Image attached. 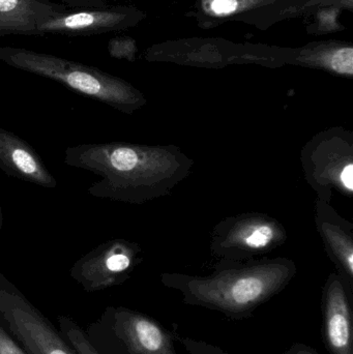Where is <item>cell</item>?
<instances>
[{
  "label": "cell",
  "instance_id": "6da1fadb",
  "mask_svg": "<svg viewBox=\"0 0 353 354\" xmlns=\"http://www.w3.org/2000/svg\"><path fill=\"white\" fill-rule=\"evenodd\" d=\"M64 164L102 177L87 192L99 199L143 204L170 195L195 161L173 145L89 143L68 147Z\"/></svg>",
  "mask_w": 353,
  "mask_h": 354
},
{
  "label": "cell",
  "instance_id": "7a4b0ae2",
  "mask_svg": "<svg viewBox=\"0 0 353 354\" xmlns=\"http://www.w3.org/2000/svg\"><path fill=\"white\" fill-rule=\"evenodd\" d=\"M298 274L289 258H259L242 263L217 264L207 276L163 272L164 286L182 295L193 307L219 312L232 319L251 317L261 306L280 295Z\"/></svg>",
  "mask_w": 353,
  "mask_h": 354
},
{
  "label": "cell",
  "instance_id": "3957f363",
  "mask_svg": "<svg viewBox=\"0 0 353 354\" xmlns=\"http://www.w3.org/2000/svg\"><path fill=\"white\" fill-rule=\"evenodd\" d=\"M0 62L17 70L56 81L75 93L128 115L142 109L147 103L144 95L128 81L60 56L24 48L0 47Z\"/></svg>",
  "mask_w": 353,
  "mask_h": 354
},
{
  "label": "cell",
  "instance_id": "277c9868",
  "mask_svg": "<svg viewBox=\"0 0 353 354\" xmlns=\"http://www.w3.org/2000/svg\"><path fill=\"white\" fill-rule=\"evenodd\" d=\"M300 164L305 180L317 200L331 203L334 192L353 196V133L333 127L315 134L303 147Z\"/></svg>",
  "mask_w": 353,
  "mask_h": 354
},
{
  "label": "cell",
  "instance_id": "5b68a950",
  "mask_svg": "<svg viewBox=\"0 0 353 354\" xmlns=\"http://www.w3.org/2000/svg\"><path fill=\"white\" fill-rule=\"evenodd\" d=\"M287 237V230L277 218L244 212L227 216L213 227L209 250L218 264L242 263L273 253Z\"/></svg>",
  "mask_w": 353,
  "mask_h": 354
},
{
  "label": "cell",
  "instance_id": "8992f818",
  "mask_svg": "<svg viewBox=\"0 0 353 354\" xmlns=\"http://www.w3.org/2000/svg\"><path fill=\"white\" fill-rule=\"evenodd\" d=\"M0 318L27 354H77L59 330L1 274Z\"/></svg>",
  "mask_w": 353,
  "mask_h": 354
},
{
  "label": "cell",
  "instance_id": "52a82bcc",
  "mask_svg": "<svg viewBox=\"0 0 353 354\" xmlns=\"http://www.w3.org/2000/svg\"><path fill=\"white\" fill-rule=\"evenodd\" d=\"M86 333L117 343L126 354H178L170 330L151 316L126 307H108Z\"/></svg>",
  "mask_w": 353,
  "mask_h": 354
},
{
  "label": "cell",
  "instance_id": "ba28073f",
  "mask_svg": "<svg viewBox=\"0 0 353 354\" xmlns=\"http://www.w3.org/2000/svg\"><path fill=\"white\" fill-rule=\"evenodd\" d=\"M142 249L135 241L115 239L105 241L79 258L70 276L86 292L106 290L131 278L142 262Z\"/></svg>",
  "mask_w": 353,
  "mask_h": 354
},
{
  "label": "cell",
  "instance_id": "9c48e42d",
  "mask_svg": "<svg viewBox=\"0 0 353 354\" xmlns=\"http://www.w3.org/2000/svg\"><path fill=\"white\" fill-rule=\"evenodd\" d=\"M149 62H168L198 68H220L229 64H255L265 66L283 64L279 58L258 51L238 49L226 41L216 39H184L153 46L145 54Z\"/></svg>",
  "mask_w": 353,
  "mask_h": 354
},
{
  "label": "cell",
  "instance_id": "30bf717a",
  "mask_svg": "<svg viewBox=\"0 0 353 354\" xmlns=\"http://www.w3.org/2000/svg\"><path fill=\"white\" fill-rule=\"evenodd\" d=\"M140 10L130 6L68 10L55 15L41 25V35L55 33L68 37H87L122 30L138 24Z\"/></svg>",
  "mask_w": 353,
  "mask_h": 354
},
{
  "label": "cell",
  "instance_id": "8fae6325",
  "mask_svg": "<svg viewBox=\"0 0 353 354\" xmlns=\"http://www.w3.org/2000/svg\"><path fill=\"white\" fill-rule=\"evenodd\" d=\"M352 301L339 274L332 272L321 295L323 340L330 354H353Z\"/></svg>",
  "mask_w": 353,
  "mask_h": 354
},
{
  "label": "cell",
  "instance_id": "7c38bea8",
  "mask_svg": "<svg viewBox=\"0 0 353 354\" xmlns=\"http://www.w3.org/2000/svg\"><path fill=\"white\" fill-rule=\"evenodd\" d=\"M315 225L325 251L353 297V224L331 203L315 201Z\"/></svg>",
  "mask_w": 353,
  "mask_h": 354
},
{
  "label": "cell",
  "instance_id": "4fadbf2b",
  "mask_svg": "<svg viewBox=\"0 0 353 354\" xmlns=\"http://www.w3.org/2000/svg\"><path fill=\"white\" fill-rule=\"evenodd\" d=\"M0 169L6 176L46 189H55L57 180L39 153L26 141L0 128Z\"/></svg>",
  "mask_w": 353,
  "mask_h": 354
},
{
  "label": "cell",
  "instance_id": "5bb4252c",
  "mask_svg": "<svg viewBox=\"0 0 353 354\" xmlns=\"http://www.w3.org/2000/svg\"><path fill=\"white\" fill-rule=\"evenodd\" d=\"M68 10L49 0H0V35H41L46 21Z\"/></svg>",
  "mask_w": 353,
  "mask_h": 354
},
{
  "label": "cell",
  "instance_id": "9a60e30c",
  "mask_svg": "<svg viewBox=\"0 0 353 354\" xmlns=\"http://www.w3.org/2000/svg\"><path fill=\"white\" fill-rule=\"evenodd\" d=\"M289 64L325 71L336 76L353 77V46L341 41L309 44L296 50Z\"/></svg>",
  "mask_w": 353,
  "mask_h": 354
},
{
  "label": "cell",
  "instance_id": "2e32d148",
  "mask_svg": "<svg viewBox=\"0 0 353 354\" xmlns=\"http://www.w3.org/2000/svg\"><path fill=\"white\" fill-rule=\"evenodd\" d=\"M274 0H201L200 10L211 19H227L254 8L267 6Z\"/></svg>",
  "mask_w": 353,
  "mask_h": 354
},
{
  "label": "cell",
  "instance_id": "e0dca14e",
  "mask_svg": "<svg viewBox=\"0 0 353 354\" xmlns=\"http://www.w3.org/2000/svg\"><path fill=\"white\" fill-rule=\"evenodd\" d=\"M60 334L68 341L77 354H101L89 340L86 332L74 320L66 316L58 317Z\"/></svg>",
  "mask_w": 353,
  "mask_h": 354
},
{
  "label": "cell",
  "instance_id": "ac0fdd59",
  "mask_svg": "<svg viewBox=\"0 0 353 354\" xmlns=\"http://www.w3.org/2000/svg\"><path fill=\"white\" fill-rule=\"evenodd\" d=\"M137 43L133 37H116L110 39L108 51L116 59H126L133 62L136 59Z\"/></svg>",
  "mask_w": 353,
  "mask_h": 354
},
{
  "label": "cell",
  "instance_id": "d6986e66",
  "mask_svg": "<svg viewBox=\"0 0 353 354\" xmlns=\"http://www.w3.org/2000/svg\"><path fill=\"white\" fill-rule=\"evenodd\" d=\"M340 8L338 6L321 8L316 14V33H332L343 30L339 22Z\"/></svg>",
  "mask_w": 353,
  "mask_h": 354
},
{
  "label": "cell",
  "instance_id": "ffe728a7",
  "mask_svg": "<svg viewBox=\"0 0 353 354\" xmlns=\"http://www.w3.org/2000/svg\"><path fill=\"white\" fill-rule=\"evenodd\" d=\"M178 339L189 354H229L221 347L209 344L204 341L195 340L187 337H180Z\"/></svg>",
  "mask_w": 353,
  "mask_h": 354
},
{
  "label": "cell",
  "instance_id": "44dd1931",
  "mask_svg": "<svg viewBox=\"0 0 353 354\" xmlns=\"http://www.w3.org/2000/svg\"><path fill=\"white\" fill-rule=\"evenodd\" d=\"M0 354H27L0 324Z\"/></svg>",
  "mask_w": 353,
  "mask_h": 354
},
{
  "label": "cell",
  "instance_id": "7402d4cb",
  "mask_svg": "<svg viewBox=\"0 0 353 354\" xmlns=\"http://www.w3.org/2000/svg\"><path fill=\"white\" fill-rule=\"evenodd\" d=\"M50 1V0H49ZM70 10L105 8L112 0H55Z\"/></svg>",
  "mask_w": 353,
  "mask_h": 354
},
{
  "label": "cell",
  "instance_id": "603a6c76",
  "mask_svg": "<svg viewBox=\"0 0 353 354\" xmlns=\"http://www.w3.org/2000/svg\"><path fill=\"white\" fill-rule=\"evenodd\" d=\"M280 354H319L316 349L303 343H296L289 349Z\"/></svg>",
  "mask_w": 353,
  "mask_h": 354
},
{
  "label": "cell",
  "instance_id": "cb8c5ba5",
  "mask_svg": "<svg viewBox=\"0 0 353 354\" xmlns=\"http://www.w3.org/2000/svg\"><path fill=\"white\" fill-rule=\"evenodd\" d=\"M2 226H3V214H2L1 205H0V230H1Z\"/></svg>",
  "mask_w": 353,
  "mask_h": 354
}]
</instances>
